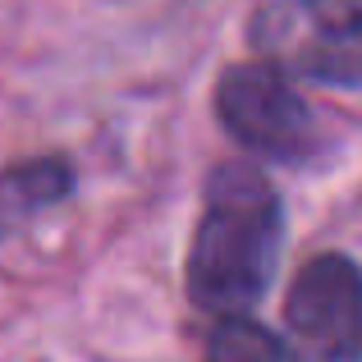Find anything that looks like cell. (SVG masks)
<instances>
[{
    "label": "cell",
    "mask_w": 362,
    "mask_h": 362,
    "mask_svg": "<svg viewBox=\"0 0 362 362\" xmlns=\"http://www.w3.org/2000/svg\"><path fill=\"white\" fill-rule=\"evenodd\" d=\"M284 202L252 160H225L211 170L202 216L184 262L188 298L206 317H239L266 298L280 266Z\"/></svg>",
    "instance_id": "1"
},
{
    "label": "cell",
    "mask_w": 362,
    "mask_h": 362,
    "mask_svg": "<svg viewBox=\"0 0 362 362\" xmlns=\"http://www.w3.org/2000/svg\"><path fill=\"white\" fill-rule=\"evenodd\" d=\"M266 64L321 88H362V0H266L252 14Z\"/></svg>",
    "instance_id": "2"
},
{
    "label": "cell",
    "mask_w": 362,
    "mask_h": 362,
    "mask_svg": "<svg viewBox=\"0 0 362 362\" xmlns=\"http://www.w3.org/2000/svg\"><path fill=\"white\" fill-rule=\"evenodd\" d=\"M284 362H362V266L321 252L284 293Z\"/></svg>",
    "instance_id": "3"
},
{
    "label": "cell",
    "mask_w": 362,
    "mask_h": 362,
    "mask_svg": "<svg viewBox=\"0 0 362 362\" xmlns=\"http://www.w3.org/2000/svg\"><path fill=\"white\" fill-rule=\"evenodd\" d=\"M216 119L225 124L234 142H243L262 160H308L317 151V119L308 101L266 60H243L230 64L216 83Z\"/></svg>",
    "instance_id": "4"
},
{
    "label": "cell",
    "mask_w": 362,
    "mask_h": 362,
    "mask_svg": "<svg viewBox=\"0 0 362 362\" xmlns=\"http://www.w3.org/2000/svg\"><path fill=\"white\" fill-rule=\"evenodd\" d=\"M69 188L74 170L64 156H33L0 170V239L14 234L23 221H33L37 211L55 206L60 197H69Z\"/></svg>",
    "instance_id": "5"
},
{
    "label": "cell",
    "mask_w": 362,
    "mask_h": 362,
    "mask_svg": "<svg viewBox=\"0 0 362 362\" xmlns=\"http://www.w3.org/2000/svg\"><path fill=\"white\" fill-rule=\"evenodd\" d=\"M206 362H284V344L275 330H266L247 312L216 317L211 335H206Z\"/></svg>",
    "instance_id": "6"
}]
</instances>
